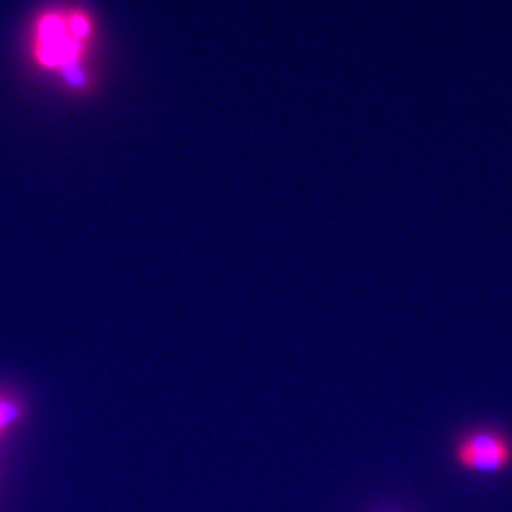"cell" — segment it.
Instances as JSON below:
<instances>
[{"label": "cell", "instance_id": "6da1fadb", "mask_svg": "<svg viewBox=\"0 0 512 512\" xmlns=\"http://www.w3.org/2000/svg\"><path fill=\"white\" fill-rule=\"evenodd\" d=\"M95 21L90 10L74 4L48 6L31 21L29 59L42 73L74 92L90 88Z\"/></svg>", "mask_w": 512, "mask_h": 512}, {"label": "cell", "instance_id": "7a4b0ae2", "mask_svg": "<svg viewBox=\"0 0 512 512\" xmlns=\"http://www.w3.org/2000/svg\"><path fill=\"white\" fill-rule=\"evenodd\" d=\"M459 467L476 475H499L512 463V442L503 431L475 429L456 444Z\"/></svg>", "mask_w": 512, "mask_h": 512}, {"label": "cell", "instance_id": "3957f363", "mask_svg": "<svg viewBox=\"0 0 512 512\" xmlns=\"http://www.w3.org/2000/svg\"><path fill=\"white\" fill-rule=\"evenodd\" d=\"M23 416L25 408L19 397L8 391H0V440L18 427Z\"/></svg>", "mask_w": 512, "mask_h": 512}]
</instances>
